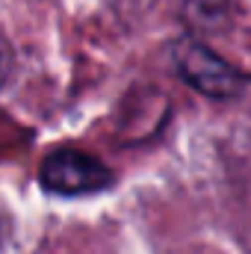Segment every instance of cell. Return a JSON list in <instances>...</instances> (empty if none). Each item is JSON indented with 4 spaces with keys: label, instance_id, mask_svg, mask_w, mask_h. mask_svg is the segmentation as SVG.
Masks as SVG:
<instances>
[{
    "label": "cell",
    "instance_id": "7a4b0ae2",
    "mask_svg": "<svg viewBox=\"0 0 251 254\" xmlns=\"http://www.w3.org/2000/svg\"><path fill=\"white\" fill-rule=\"evenodd\" d=\"M9 71H12V48H9L6 36L0 33V86L9 80Z\"/></svg>",
    "mask_w": 251,
    "mask_h": 254
},
{
    "label": "cell",
    "instance_id": "6da1fadb",
    "mask_svg": "<svg viewBox=\"0 0 251 254\" xmlns=\"http://www.w3.org/2000/svg\"><path fill=\"white\" fill-rule=\"evenodd\" d=\"M42 187L54 195H92L113 184V172L92 154L77 151V148H63L45 157L42 172H39Z\"/></svg>",
    "mask_w": 251,
    "mask_h": 254
}]
</instances>
